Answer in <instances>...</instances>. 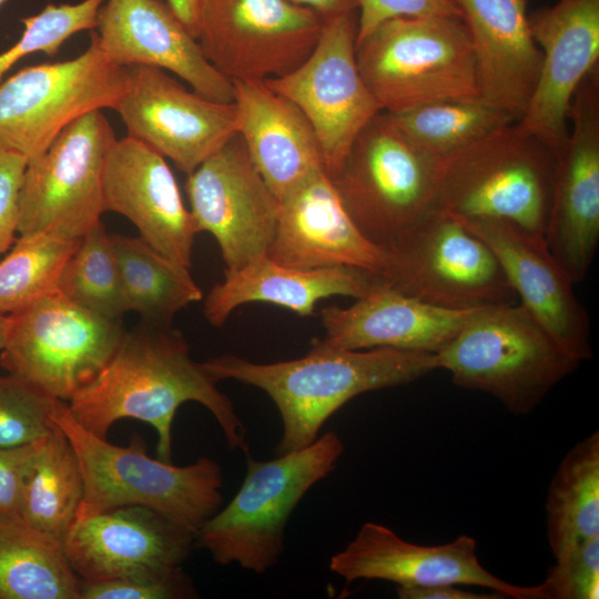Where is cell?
<instances>
[{"label": "cell", "instance_id": "1", "mask_svg": "<svg viewBox=\"0 0 599 599\" xmlns=\"http://www.w3.org/2000/svg\"><path fill=\"white\" fill-rule=\"evenodd\" d=\"M216 383L191 358L181 332L142 321L124 332L110 361L68 409L80 426L102 438L119 419L150 424L158 434V458L171 463L176 410L183 403L196 402L212 413L229 448L245 455L250 453L245 426Z\"/></svg>", "mask_w": 599, "mask_h": 599}, {"label": "cell", "instance_id": "2", "mask_svg": "<svg viewBox=\"0 0 599 599\" xmlns=\"http://www.w3.org/2000/svg\"><path fill=\"white\" fill-rule=\"evenodd\" d=\"M201 364L216 382L234 379L271 397L283 423L277 455L311 445L324 423L357 395L405 385L439 369L436 354L341 349L321 338L297 359L260 364L224 354Z\"/></svg>", "mask_w": 599, "mask_h": 599}, {"label": "cell", "instance_id": "3", "mask_svg": "<svg viewBox=\"0 0 599 599\" xmlns=\"http://www.w3.org/2000/svg\"><path fill=\"white\" fill-rule=\"evenodd\" d=\"M53 419L71 443L83 475L84 495L77 519L135 505L154 509L196 534L221 508L223 473L215 460L201 457L175 466L154 459L136 434L125 447L110 444L80 426L67 402Z\"/></svg>", "mask_w": 599, "mask_h": 599}, {"label": "cell", "instance_id": "4", "mask_svg": "<svg viewBox=\"0 0 599 599\" xmlns=\"http://www.w3.org/2000/svg\"><path fill=\"white\" fill-rule=\"evenodd\" d=\"M344 444L327 432L311 445L262 461L245 454L246 475L229 502L199 529L194 545L222 566L264 573L284 552L287 520L304 497L336 467Z\"/></svg>", "mask_w": 599, "mask_h": 599}, {"label": "cell", "instance_id": "5", "mask_svg": "<svg viewBox=\"0 0 599 599\" xmlns=\"http://www.w3.org/2000/svg\"><path fill=\"white\" fill-rule=\"evenodd\" d=\"M436 357L454 384L491 395L517 416L580 364L516 303L479 308Z\"/></svg>", "mask_w": 599, "mask_h": 599}, {"label": "cell", "instance_id": "6", "mask_svg": "<svg viewBox=\"0 0 599 599\" xmlns=\"http://www.w3.org/2000/svg\"><path fill=\"white\" fill-rule=\"evenodd\" d=\"M557 152L517 122L440 160L437 210L512 222L544 236Z\"/></svg>", "mask_w": 599, "mask_h": 599}, {"label": "cell", "instance_id": "7", "mask_svg": "<svg viewBox=\"0 0 599 599\" xmlns=\"http://www.w3.org/2000/svg\"><path fill=\"white\" fill-rule=\"evenodd\" d=\"M356 62L384 112L477 98L476 63L461 18H395L356 42Z\"/></svg>", "mask_w": 599, "mask_h": 599}, {"label": "cell", "instance_id": "8", "mask_svg": "<svg viewBox=\"0 0 599 599\" xmlns=\"http://www.w3.org/2000/svg\"><path fill=\"white\" fill-rule=\"evenodd\" d=\"M439 163L382 111L364 126L329 179L362 235L387 247L437 210Z\"/></svg>", "mask_w": 599, "mask_h": 599}, {"label": "cell", "instance_id": "9", "mask_svg": "<svg viewBox=\"0 0 599 599\" xmlns=\"http://www.w3.org/2000/svg\"><path fill=\"white\" fill-rule=\"evenodd\" d=\"M385 251L378 284L425 303L469 311L518 300L493 250L448 213L432 212Z\"/></svg>", "mask_w": 599, "mask_h": 599}, {"label": "cell", "instance_id": "10", "mask_svg": "<svg viewBox=\"0 0 599 599\" xmlns=\"http://www.w3.org/2000/svg\"><path fill=\"white\" fill-rule=\"evenodd\" d=\"M124 329L58 290L7 315L0 366L69 403L102 370Z\"/></svg>", "mask_w": 599, "mask_h": 599}, {"label": "cell", "instance_id": "11", "mask_svg": "<svg viewBox=\"0 0 599 599\" xmlns=\"http://www.w3.org/2000/svg\"><path fill=\"white\" fill-rule=\"evenodd\" d=\"M128 84V68L104 55L92 30L80 55L26 67L0 83V148L33 161L81 115L114 110Z\"/></svg>", "mask_w": 599, "mask_h": 599}, {"label": "cell", "instance_id": "12", "mask_svg": "<svg viewBox=\"0 0 599 599\" xmlns=\"http://www.w3.org/2000/svg\"><path fill=\"white\" fill-rule=\"evenodd\" d=\"M116 140L102 110L67 125L38 159L28 162L19 200L18 233L52 232L79 240L104 213L102 174Z\"/></svg>", "mask_w": 599, "mask_h": 599}, {"label": "cell", "instance_id": "13", "mask_svg": "<svg viewBox=\"0 0 599 599\" xmlns=\"http://www.w3.org/2000/svg\"><path fill=\"white\" fill-rule=\"evenodd\" d=\"M322 18L290 0H201L196 40L231 81L284 77L318 42Z\"/></svg>", "mask_w": 599, "mask_h": 599}, {"label": "cell", "instance_id": "14", "mask_svg": "<svg viewBox=\"0 0 599 599\" xmlns=\"http://www.w3.org/2000/svg\"><path fill=\"white\" fill-rule=\"evenodd\" d=\"M356 37L357 12L323 20L308 58L288 74L264 81L305 114L329 177L338 172L364 126L382 112L359 73Z\"/></svg>", "mask_w": 599, "mask_h": 599}, {"label": "cell", "instance_id": "15", "mask_svg": "<svg viewBox=\"0 0 599 599\" xmlns=\"http://www.w3.org/2000/svg\"><path fill=\"white\" fill-rule=\"evenodd\" d=\"M185 191L195 229L214 236L225 271L267 255L281 202L237 133L187 175Z\"/></svg>", "mask_w": 599, "mask_h": 599}, {"label": "cell", "instance_id": "16", "mask_svg": "<svg viewBox=\"0 0 599 599\" xmlns=\"http://www.w3.org/2000/svg\"><path fill=\"white\" fill-rule=\"evenodd\" d=\"M568 121L544 238L576 285L586 278L599 243V67L579 83Z\"/></svg>", "mask_w": 599, "mask_h": 599}, {"label": "cell", "instance_id": "17", "mask_svg": "<svg viewBox=\"0 0 599 599\" xmlns=\"http://www.w3.org/2000/svg\"><path fill=\"white\" fill-rule=\"evenodd\" d=\"M126 68L129 84L114 109L126 135L170 159L186 175L236 134L234 102L190 91L161 68Z\"/></svg>", "mask_w": 599, "mask_h": 599}, {"label": "cell", "instance_id": "18", "mask_svg": "<svg viewBox=\"0 0 599 599\" xmlns=\"http://www.w3.org/2000/svg\"><path fill=\"white\" fill-rule=\"evenodd\" d=\"M196 534L143 506H120L75 520L62 545L83 581L152 578L181 568Z\"/></svg>", "mask_w": 599, "mask_h": 599}, {"label": "cell", "instance_id": "19", "mask_svg": "<svg viewBox=\"0 0 599 599\" xmlns=\"http://www.w3.org/2000/svg\"><path fill=\"white\" fill-rule=\"evenodd\" d=\"M476 540L460 535L453 541L423 546L400 538L390 528L365 522L355 538L329 561L346 585L359 579L387 580L397 587L479 586L512 599H541L539 585L518 586L489 572L476 554Z\"/></svg>", "mask_w": 599, "mask_h": 599}, {"label": "cell", "instance_id": "20", "mask_svg": "<svg viewBox=\"0 0 599 599\" xmlns=\"http://www.w3.org/2000/svg\"><path fill=\"white\" fill-rule=\"evenodd\" d=\"M456 219L493 250L519 304L550 337L579 363L591 358L588 313L544 236L506 220Z\"/></svg>", "mask_w": 599, "mask_h": 599}, {"label": "cell", "instance_id": "21", "mask_svg": "<svg viewBox=\"0 0 599 599\" xmlns=\"http://www.w3.org/2000/svg\"><path fill=\"white\" fill-rule=\"evenodd\" d=\"M528 21L542 60L537 85L517 124L557 152L568 136L573 93L599 67V0H557L528 13Z\"/></svg>", "mask_w": 599, "mask_h": 599}, {"label": "cell", "instance_id": "22", "mask_svg": "<svg viewBox=\"0 0 599 599\" xmlns=\"http://www.w3.org/2000/svg\"><path fill=\"white\" fill-rule=\"evenodd\" d=\"M95 30L102 52L113 63L161 68L210 100L233 102L232 81L209 62L196 38L169 3L105 0Z\"/></svg>", "mask_w": 599, "mask_h": 599}, {"label": "cell", "instance_id": "23", "mask_svg": "<svg viewBox=\"0 0 599 599\" xmlns=\"http://www.w3.org/2000/svg\"><path fill=\"white\" fill-rule=\"evenodd\" d=\"M102 195L104 212L125 216L159 253L191 266L197 231L163 155L128 135L116 139L105 158Z\"/></svg>", "mask_w": 599, "mask_h": 599}, {"label": "cell", "instance_id": "24", "mask_svg": "<svg viewBox=\"0 0 599 599\" xmlns=\"http://www.w3.org/2000/svg\"><path fill=\"white\" fill-rule=\"evenodd\" d=\"M267 256L296 268L349 266L377 275L386 251L362 235L322 171L281 202Z\"/></svg>", "mask_w": 599, "mask_h": 599}, {"label": "cell", "instance_id": "25", "mask_svg": "<svg viewBox=\"0 0 599 599\" xmlns=\"http://www.w3.org/2000/svg\"><path fill=\"white\" fill-rule=\"evenodd\" d=\"M457 2L473 47L479 98L518 122L537 85L542 60L529 28V0Z\"/></svg>", "mask_w": 599, "mask_h": 599}, {"label": "cell", "instance_id": "26", "mask_svg": "<svg viewBox=\"0 0 599 599\" xmlns=\"http://www.w3.org/2000/svg\"><path fill=\"white\" fill-rule=\"evenodd\" d=\"M347 307L321 311V341L341 349L377 347L437 354L478 309L438 307L378 285Z\"/></svg>", "mask_w": 599, "mask_h": 599}, {"label": "cell", "instance_id": "27", "mask_svg": "<svg viewBox=\"0 0 599 599\" xmlns=\"http://www.w3.org/2000/svg\"><path fill=\"white\" fill-rule=\"evenodd\" d=\"M236 133L258 173L282 202L324 170L314 129L301 109L264 82L232 81Z\"/></svg>", "mask_w": 599, "mask_h": 599}, {"label": "cell", "instance_id": "28", "mask_svg": "<svg viewBox=\"0 0 599 599\" xmlns=\"http://www.w3.org/2000/svg\"><path fill=\"white\" fill-rule=\"evenodd\" d=\"M378 285L376 274L359 268H296L266 255L237 271H225L224 280L205 298L204 315L210 324L221 327L238 306L262 302L311 316L324 298L335 295L359 298Z\"/></svg>", "mask_w": 599, "mask_h": 599}, {"label": "cell", "instance_id": "29", "mask_svg": "<svg viewBox=\"0 0 599 599\" xmlns=\"http://www.w3.org/2000/svg\"><path fill=\"white\" fill-rule=\"evenodd\" d=\"M83 495L84 481L79 459L57 424L24 474L20 518L24 524L63 542L77 519Z\"/></svg>", "mask_w": 599, "mask_h": 599}, {"label": "cell", "instance_id": "30", "mask_svg": "<svg viewBox=\"0 0 599 599\" xmlns=\"http://www.w3.org/2000/svg\"><path fill=\"white\" fill-rule=\"evenodd\" d=\"M81 583L62 542L22 520L0 521V599H80Z\"/></svg>", "mask_w": 599, "mask_h": 599}, {"label": "cell", "instance_id": "31", "mask_svg": "<svg viewBox=\"0 0 599 599\" xmlns=\"http://www.w3.org/2000/svg\"><path fill=\"white\" fill-rule=\"evenodd\" d=\"M128 312L143 322L171 325L184 307L203 298L187 266L159 253L142 237L111 235Z\"/></svg>", "mask_w": 599, "mask_h": 599}, {"label": "cell", "instance_id": "32", "mask_svg": "<svg viewBox=\"0 0 599 599\" xmlns=\"http://www.w3.org/2000/svg\"><path fill=\"white\" fill-rule=\"evenodd\" d=\"M547 536L555 558L599 536V433L576 444L548 488Z\"/></svg>", "mask_w": 599, "mask_h": 599}, {"label": "cell", "instance_id": "33", "mask_svg": "<svg viewBox=\"0 0 599 599\" xmlns=\"http://www.w3.org/2000/svg\"><path fill=\"white\" fill-rule=\"evenodd\" d=\"M385 113L415 145L438 160L516 122L479 97L438 100Z\"/></svg>", "mask_w": 599, "mask_h": 599}, {"label": "cell", "instance_id": "34", "mask_svg": "<svg viewBox=\"0 0 599 599\" xmlns=\"http://www.w3.org/2000/svg\"><path fill=\"white\" fill-rule=\"evenodd\" d=\"M79 241L52 232L20 235L0 258V315L17 312L55 291Z\"/></svg>", "mask_w": 599, "mask_h": 599}, {"label": "cell", "instance_id": "35", "mask_svg": "<svg viewBox=\"0 0 599 599\" xmlns=\"http://www.w3.org/2000/svg\"><path fill=\"white\" fill-rule=\"evenodd\" d=\"M57 290L108 318L121 319L128 312L111 235L102 221L80 238L61 271Z\"/></svg>", "mask_w": 599, "mask_h": 599}, {"label": "cell", "instance_id": "36", "mask_svg": "<svg viewBox=\"0 0 599 599\" xmlns=\"http://www.w3.org/2000/svg\"><path fill=\"white\" fill-rule=\"evenodd\" d=\"M105 0H82L78 3H48L39 13L21 19L24 26L19 40L0 53V83L20 60L34 52L54 57L73 34L95 30L98 13Z\"/></svg>", "mask_w": 599, "mask_h": 599}, {"label": "cell", "instance_id": "37", "mask_svg": "<svg viewBox=\"0 0 599 599\" xmlns=\"http://www.w3.org/2000/svg\"><path fill=\"white\" fill-rule=\"evenodd\" d=\"M63 400L19 377L0 376V448H17L47 438L57 427Z\"/></svg>", "mask_w": 599, "mask_h": 599}, {"label": "cell", "instance_id": "38", "mask_svg": "<svg viewBox=\"0 0 599 599\" xmlns=\"http://www.w3.org/2000/svg\"><path fill=\"white\" fill-rule=\"evenodd\" d=\"M539 587L541 599H598L599 536L557 557Z\"/></svg>", "mask_w": 599, "mask_h": 599}, {"label": "cell", "instance_id": "39", "mask_svg": "<svg viewBox=\"0 0 599 599\" xmlns=\"http://www.w3.org/2000/svg\"><path fill=\"white\" fill-rule=\"evenodd\" d=\"M197 592L182 570L160 577L83 581L80 599H185Z\"/></svg>", "mask_w": 599, "mask_h": 599}, {"label": "cell", "instance_id": "40", "mask_svg": "<svg viewBox=\"0 0 599 599\" xmlns=\"http://www.w3.org/2000/svg\"><path fill=\"white\" fill-rule=\"evenodd\" d=\"M356 42L383 22L395 18L458 17L461 11L457 0H357Z\"/></svg>", "mask_w": 599, "mask_h": 599}, {"label": "cell", "instance_id": "41", "mask_svg": "<svg viewBox=\"0 0 599 599\" xmlns=\"http://www.w3.org/2000/svg\"><path fill=\"white\" fill-rule=\"evenodd\" d=\"M28 160L0 148V258L13 245L19 226V200Z\"/></svg>", "mask_w": 599, "mask_h": 599}, {"label": "cell", "instance_id": "42", "mask_svg": "<svg viewBox=\"0 0 599 599\" xmlns=\"http://www.w3.org/2000/svg\"><path fill=\"white\" fill-rule=\"evenodd\" d=\"M44 439L17 448H0V521L21 520L24 474Z\"/></svg>", "mask_w": 599, "mask_h": 599}, {"label": "cell", "instance_id": "43", "mask_svg": "<svg viewBox=\"0 0 599 599\" xmlns=\"http://www.w3.org/2000/svg\"><path fill=\"white\" fill-rule=\"evenodd\" d=\"M400 599H501L500 593H477L459 588L458 585H434L425 587H397Z\"/></svg>", "mask_w": 599, "mask_h": 599}, {"label": "cell", "instance_id": "44", "mask_svg": "<svg viewBox=\"0 0 599 599\" xmlns=\"http://www.w3.org/2000/svg\"><path fill=\"white\" fill-rule=\"evenodd\" d=\"M317 13L322 20L336 16L357 12V0H290Z\"/></svg>", "mask_w": 599, "mask_h": 599}, {"label": "cell", "instance_id": "45", "mask_svg": "<svg viewBox=\"0 0 599 599\" xmlns=\"http://www.w3.org/2000/svg\"><path fill=\"white\" fill-rule=\"evenodd\" d=\"M167 3L196 38L201 0H167Z\"/></svg>", "mask_w": 599, "mask_h": 599}, {"label": "cell", "instance_id": "46", "mask_svg": "<svg viewBox=\"0 0 599 599\" xmlns=\"http://www.w3.org/2000/svg\"><path fill=\"white\" fill-rule=\"evenodd\" d=\"M7 332V315H0V349L4 345Z\"/></svg>", "mask_w": 599, "mask_h": 599}, {"label": "cell", "instance_id": "47", "mask_svg": "<svg viewBox=\"0 0 599 599\" xmlns=\"http://www.w3.org/2000/svg\"><path fill=\"white\" fill-rule=\"evenodd\" d=\"M7 0H0V7L6 2Z\"/></svg>", "mask_w": 599, "mask_h": 599}]
</instances>
